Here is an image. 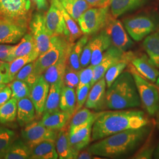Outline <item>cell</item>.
Instances as JSON below:
<instances>
[{
    "label": "cell",
    "instance_id": "1",
    "mask_svg": "<svg viewBox=\"0 0 159 159\" xmlns=\"http://www.w3.org/2000/svg\"><path fill=\"white\" fill-rule=\"evenodd\" d=\"M152 127L123 131L105 137L89 146L87 150L93 155L107 158H121L135 153L147 140Z\"/></svg>",
    "mask_w": 159,
    "mask_h": 159
},
{
    "label": "cell",
    "instance_id": "2",
    "mask_svg": "<svg viewBox=\"0 0 159 159\" xmlns=\"http://www.w3.org/2000/svg\"><path fill=\"white\" fill-rule=\"evenodd\" d=\"M148 123V117L142 111H102L93 125L91 140L98 141L123 131L142 127Z\"/></svg>",
    "mask_w": 159,
    "mask_h": 159
},
{
    "label": "cell",
    "instance_id": "3",
    "mask_svg": "<svg viewBox=\"0 0 159 159\" xmlns=\"http://www.w3.org/2000/svg\"><path fill=\"white\" fill-rule=\"evenodd\" d=\"M141 104L135 81L130 71H123L106 91L105 105L107 109L134 108Z\"/></svg>",
    "mask_w": 159,
    "mask_h": 159
},
{
    "label": "cell",
    "instance_id": "4",
    "mask_svg": "<svg viewBox=\"0 0 159 159\" xmlns=\"http://www.w3.org/2000/svg\"><path fill=\"white\" fill-rule=\"evenodd\" d=\"M74 43H71L62 35H54L51 38L50 48L34 61L36 74L41 75L48 67L61 58L68 56Z\"/></svg>",
    "mask_w": 159,
    "mask_h": 159
},
{
    "label": "cell",
    "instance_id": "5",
    "mask_svg": "<svg viewBox=\"0 0 159 159\" xmlns=\"http://www.w3.org/2000/svg\"><path fill=\"white\" fill-rule=\"evenodd\" d=\"M31 0H0V18L28 27L32 17Z\"/></svg>",
    "mask_w": 159,
    "mask_h": 159
},
{
    "label": "cell",
    "instance_id": "6",
    "mask_svg": "<svg viewBox=\"0 0 159 159\" xmlns=\"http://www.w3.org/2000/svg\"><path fill=\"white\" fill-rule=\"evenodd\" d=\"M128 66L129 71L134 77L144 108L149 115H155L159 110V89L139 74L131 63Z\"/></svg>",
    "mask_w": 159,
    "mask_h": 159
},
{
    "label": "cell",
    "instance_id": "7",
    "mask_svg": "<svg viewBox=\"0 0 159 159\" xmlns=\"http://www.w3.org/2000/svg\"><path fill=\"white\" fill-rule=\"evenodd\" d=\"M110 16L108 6L91 7L82 14L77 21L83 33L89 35L104 29Z\"/></svg>",
    "mask_w": 159,
    "mask_h": 159
},
{
    "label": "cell",
    "instance_id": "8",
    "mask_svg": "<svg viewBox=\"0 0 159 159\" xmlns=\"http://www.w3.org/2000/svg\"><path fill=\"white\" fill-rule=\"evenodd\" d=\"M29 29L34 39L37 51L40 56L50 48L52 37L46 27V16L41 12L32 16Z\"/></svg>",
    "mask_w": 159,
    "mask_h": 159
},
{
    "label": "cell",
    "instance_id": "9",
    "mask_svg": "<svg viewBox=\"0 0 159 159\" xmlns=\"http://www.w3.org/2000/svg\"><path fill=\"white\" fill-rule=\"evenodd\" d=\"M124 25L128 34L136 41L143 40L157 28V24L153 19L144 16L126 18Z\"/></svg>",
    "mask_w": 159,
    "mask_h": 159
},
{
    "label": "cell",
    "instance_id": "10",
    "mask_svg": "<svg viewBox=\"0 0 159 159\" xmlns=\"http://www.w3.org/2000/svg\"><path fill=\"white\" fill-rule=\"evenodd\" d=\"M57 134L58 131L47 128L40 121H33L25 125L21 130L22 139L30 148L44 141L56 142Z\"/></svg>",
    "mask_w": 159,
    "mask_h": 159
},
{
    "label": "cell",
    "instance_id": "11",
    "mask_svg": "<svg viewBox=\"0 0 159 159\" xmlns=\"http://www.w3.org/2000/svg\"><path fill=\"white\" fill-rule=\"evenodd\" d=\"M59 1L60 0H51L46 16V27L51 36L62 35L69 40L70 32L58 6Z\"/></svg>",
    "mask_w": 159,
    "mask_h": 159
},
{
    "label": "cell",
    "instance_id": "12",
    "mask_svg": "<svg viewBox=\"0 0 159 159\" xmlns=\"http://www.w3.org/2000/svg\"><path fill=\"white\" fill-rule=\"evenodd\" d=\"M104 29L111 39L112 46L123 52L128 51L133 46L134 43L127 33L122 23L113 16H110Z\"/></svg>",
    "mask_w": 159,
    "mask_h": 159
},
{
    "label": "cell",
    "instance_id": "13",
    "mask_svg": "<svg viewBox=\"0 0 159 159\" xmlns=\"http://www.w3.org/2000/svg\"><path fill=\"white\" fill-rule=\"evenodd\" d=\"M123 53V51L112 45L105 51L100 62L94 67V75L90 83L91 88L97 81L104 77L109 68L119 61Z\"/></svg>",
    "mask_w": 159,
    "mask_h": 159
},
{
    "label": "cell",
    "instance_id": "14",
    "mask_svg": "<svg viewBox=\"0 0 159 159\" xmlns=\"http://www.w3.org/2000/svg\"><path fill=\"white\" fill-rule=\"evenodd\" d=\"M50 87V85L46 81L43 75H40L34 84L30 86L29 98L34 104L36 113L39 116L44 112Z\"/></svg>",
    "mask_w": 159,
    "mask_h": 159
},
{
    "label": "cell",
    "instance_id": "15",
    "mask_svg": "<svg viewBox=\"0 0 159 159\" xmlns=\"http://www.w3.org/2000/svg\"><path fill=\"white\" fill-rule=\"evenodd\" d=\"M28 27L0 18V44H15L27 33Z\"/></svg>",
    "mask_w": 159,
    "mask_h": 159
},
{
    "label": "cell",
    "instance_id": "16",
    "mask_svg": "<svg viewBox=\"0 0 159 159\" xmlns=\"http://www.w3.org/2000/svg\"><path fill=\"white\" fill-rule=\"evenodd\" d=\"M94 123L87 125L69 128V139L71 148L75 153L87 148L91 140V131Z\"/></svg>",
    "mask_w": 159,
    "mask_h": 159
},
{
    "label": "cell",
    "instance_id": "17",
    "mask_svg": "<svg viewBox=\"0 0 159 159\" xmlns=\"http://www.w3.org/2000/svg\"><path fill=\"white\" fill-rule=\"evenodd\" d=\"M106 87L107 84L104 77L97 81L91 87V90L89 91L85 102V107L95 111H100L106 108Z\"/></svg>",
    "mask_w": 159,
    "mask_h": 159
},
{
    "label": "cell",
    "instance_id": "18",
    "mask_svg": "<svg viewBox=\"0 0 159 159\" xmlns=\"http://www.w3.org/2000/svg\"><path fill=\"white\" fill-rule=\"evenodd\" d=\"M130 63L145 79L154 83L158 79L159 70L146 54L136 55L134 54Z\"/></svg>",
    "mask_w": 159,
    "mask_h": 159
},
{
    "label": "cell",
    "instance_id": "19",
    "mask_svg": "<svg viewBox=\"0 0 159 159\" xmlns=\"http://www.w3.org/2000/svg\"><path fill=\"white\" fill-rule=\"evenodd\" d=\"M90 41L92 48L90 64L96 66L100 62L105 51L111 46V41L105 29L95 34Z\"/></svg>",
    "mask_w": 159,
    "mask_h": 159
},
{
    "label": "cell",
    "instance_id": "20",
    "mask_svg": "<svg viewBox=\"0 0 159 159\" xmlns=\"http://www.w3.org/2000/svg\"><path fill=\"white\" fill-rule=\"evenodd\" d=\"M72 116L61 110L43 114L40 123L47 128L59 131L64 128Z\"/></svg>",
    "mask_w": 159,
    "mask_h": 159
},
{
    "label": "cell",
    "instance_id": "21",
    "mask_svg": "<svg viewBox=\"0 0 159 159\" xmlns=\"http://www.w3.org/2000/svg\"><path fill=\"white\" fill-rule=\"evenodd\" d=\"M33 52L38 53L34 39L30 33H26L18 44L14 46L11 52L4 61L9 63L17 58L25 56Z\"/></svg>",
    "mask_w": 159,
    "mask_h": 159
},
{
    "label": "cell",
    "instance_id": "22",
    "mask_svg": "<svg viewBox=\"0 0 159 159\" xmlns=\"http://www.w3.org/2000/svg\"><path fill=\"white\" fill-rule=\"evenodd\" d=\"M55 143L59 159H77L78 154L74 152L71 148L69 139V132L67 129L63 128L59 130Z\"/></svg>",
    "mask_w": 159,
    "mask_h": 159
},
{
    "label": "cell",
    "instance_id": "23",
    "mask_svg": "<svg viewBox=\"0 0 159 159\" xmlns=\"http://www.w3.org/2000/svg\"><path fill=\"white\" fill-rule=\"evenodd\" d=\"M35 112L34 104L29 97L24 98L18 101L17 120L19 125L24 127L34 121Z\"/></svg>",
    "mask_w": 159,
    "mask_h": 159
},
{
    "label": "cell",
    "instance_id": "24",
    "mask_svg": "<svg viewBox=\"0 0 159 159\" xmlns=\"http://www.w3.org/2000/svg\"><path fill=\"white\" fill-rule=\"evenodd\" d=\"M68 56L61 58L47 68L43 75L46 81L51 85L63 81L64 75L68 65Z\"/></svg>",
    "mask_w": 159,
    "mask_h": 159
},
{
    "label": "cell",
    "instance_id": "25",
    "mask_svg": "<svg viewBox=\"0 0 159 159\" xmlns=\"http://www.w3.org/2000/svg\"><path fill=\"white\" fill-rule=\"evenodd\" d=\"M134 53L132 51L124 52L123 56L119 61L115 63L107 71L104 77L107 88L111 85L114 81L117 79L120 75L124 71V70L129 66L134 56Z\"/></svg>",
    "mask_w": 159,
    "mask_h": 159
},
{
    "label": "cell",
    "instance_id": "26",
    "mask_svg": "<svg viewBox=\"0 0 159 159\" xmlns=\"http://www.w3.org/2000/svg\"><path fill=\"white\" fill-rule=\"evenodd\" d=\"M58 158L56 143L47 140L39 143L31 148V159H57Z\"/></svg>",
    "mask_w": 159,
    "mask_h": 159
},
{
    "label": "cell",
    "instance_id": "27",
    "mask_svg": "<svg viewBox=\"0 0 159 159\" xmlns=\"http://www.w3.org/2000/svg\"><path fill=\"white\" fill-rule=\"evenodd\" d=\"M31 157V148L21 139H16L2 154L0 159H27Z\"/></svg>",
    "mask_w": 159,
    "mask_h": 159
},
{
    "label": "cell",
    "instance_id": "28",
    "mask_svg": "<svg viewBox=\"0 0 159 159\" xmlns=\"http://www.w3.org/2000/svg\"><path fill=\"white\" fill-rule=\"evenodd\" d=\"M146 0H110L111 14L117 18L127 12L133 11L142 6Z\"/></svg>",
    "mask_w": 159,
    "mask_h": 159
},
{
    "label": "cell",
    "instance_id": "29",
    "mask_svg": "<svg viewBox=\"0 0 159 159\" xmlns=\"http://www.w3.org/2000/svg\"><path fill=\"white\" fill-rule=\"evenodd\" d=\"M143 46L151 61L157 68H159V31L148 35Z\"/></svg>",
    "mask_w": 159,
    "mask_h": 159
},
{
    "label": "cell",
    "instance_id": "30",
    "mask_svg": "<svg viewBox=\"0 0 159 159\" xmlns=\"http://www.w3.org/2000/svg\"><path fill=\"white\" fill-rule=\"evenodd\" d=\"M63 86V81L50 85L43 114L51 113L60 110V97Z\"/></svg>",
    "mask_w": 159,
    "mask_h": 159
},
{
    "label": "cell",
    "instance_id": "31",
    "mask_svg": "<svg viewBox=\"0 0 159 159\" xmlns=\"http://www.w3.org/2000/svg\"><path fill=\"white\" fill-rule=\"evenodd\" d=\"M76 102V94L74 89L64 85L61 93L60 109L73 116L75 112Z\"/></svg>",
    "mask_w": 159,
    "mask_h": 159
},
{
    "label": "cell",
    "instance_id": "32",
    "mask_svg": "<svg viewBox=\"0 0 159 159\" xmlns=\"http://www.w3.org/2000/svg\"><path fill=\"white\" fill-rule=\"evenodd\" d=\"M89 41V35L84 34L78 41L74 43L71 49L68 59V66L75 70L81 69L80 65V57L84 47Z\"/></svg>",
    "mask_w": 159,
    "mask_h": 159
},
{
    "label": "cell",
    "instance_id": "33",
    "mask_svg": "<svg viewBox=\"0 0 159 159\" xmlns=\"http://www.w3.org/2000/svg\"><path fill=\"white\" fill-rule=\"evenodd\" d=\"M100 114L101 111L93 112L85 107L81 108L73 114L69 128L87 125L91 123H94Z\"/></svg>",
    "mask_w": 159,
    "mask_h": 159
},
{
    "label": "cell",
    "instance_id": "34",
    "mask_svg": "<svg viewBox=\"0 0 159 159\" xmlns=\"http://www.w3.org/2000/svg\"><path fill=\"white\" fill-rule=\"evenodd\" d=\"M63 7L75 21H78L80 17L90 7L85 0H60Z\"/></svg>",
    "mask_w": 159,
    "mask_h": 159
},
{
    "label": "cell",
    "instance_id": "35",
    "mask_svg": "<svg viewBox=\"0 0 159 159\" xmlns=\"http://www.w3.org/2000/svg\"><path fill=\"white\" fill-rule=\"evenodd\" d=\"M39 55L37 52H33L29 55L18 57L9 62V79L10 83L14 80L17 73L27 64L34 61Z\"/></svg>",
    "mask_w": 159,
    "mask_h": 159
},
{
    "label": "cell",
    "instance_id": "36",
    "mask_svg": "<svg viewBox=\"0 0 159 159\" xmlns=\"http://www.w3.org/2000/svg\"><path fill=\"white\" fill-rule=\"evenodd\" d=\"M17 101L11 98L8 102L0 106V123H7L13 121L17 117Z\"/></svg>",
    "mask_w": 159,
    "mask_h": 159
},
{
    "label": "cell",
    "instance_id": "37",
    "mask_svg": "<svg viewBox=\"0 0 159 159\" xmlns=\"http://www.w3.org/2000/svg\"><path fill=\"white\" fill-rule=\"evenodd\" d=\"M58 6L60 9L63 14L64 20L66 23L67 29L70 32V39L69 41L71 43H74L75 40L79 39L82 36L83 32L81 31L80 28L79 27L77 24L75 23V20L69 14L68 12L63 7L61 1H60L58 2Z\"/></svg>",
    "mask_w": 159,
    "mask_h": 159
},
{
    "label": "cell",
    "instance_id": "38",
    "mask_svg": "<svg viewBox=\"0 0 159 159\" xmlns=\"http://www.w3.org/2000/svg\"><path fill=\"white\" fill-rule=\"evenodd\" d=\"M9 84L12 91V98H14L19 101L20 100L27 98L30 94V86L25 82L14 79Z\"/></svg>",
    "mask_w": 159,
    "mask_h": 159
},
{
    "label": "cell",
    "instance_id": "39",
    "mask_svg": "<svg viewBox=\"0 0 159 159\" xmlns=\"http://www.w3.org/2000/svg\"><path fill=\"white\" fill-rule=\"evenodd\" d=\"M40 76L36 74L34 69V61L29 63L21 68L14 79L21 80L30 86L33 85Z\"/></svg>",
    "mask_w": 159,
    "mask_h": 159
},
{
    "label": "cell",
    "instance_id": "40",
    "mask_svg": "<svg viewBox=\"0 0 159 159\" xmlns=\"http://www.w3.org/2000/svg\"><path fill=\"white\" fill-rule=\"evenodd\" d=\"M16 137L14 131L0 126V157L17 139Z\"/></svg>",
    "mask_w": 159,
    "mask_h": 159
},
{
    "label": "cell",
    "instance_id": "41",
    "mask_svg": "<svg viewBox=\"0 0 159 159\" xmlns=\"http://www.w3.org/2000/svg\"><path fill=\"white\" fill-rule=\"evenodd\" d=\"M80 71L71 68L67 65L63 78L64 85L70 88H77L79 83Z\"/></svg>",
    "mask_w": 159,
    "mask_h": 159
},
{
    "label": "cell",
    "instance_id": "42",
    "mask_svg": "<svg viewBox=\"0 0 159 159\" xmlns=\"http://www.w3.org/2000/svg\"><path fill=\"white\" fill-rule=\"evenodd\" d=\"M94 66L89 65L85 68H81L80 71L79 83L76 88V90L79 89L83 86L91 83L94 75Z\"/></svg>",
    "mask_w": 159,
    "mask_h": 159
},
{
    "label": "cell",
    "instance_id": "43",
    "mask_svg": "<svg viewBox=\"0 0 159 159\" xmlns=\"http://www.w3.org/2000/svg\"><path fill=\"white\" fill-rule=\"evenodd\" d=\"M90 89H91V86L90 84H86L83 86L79 89L76 90L77 102H76L75 112L80 108H82L83 105L85 104Z\"/></svg>",
    "mask_w": 159,
    "mask_h": 159
},
{
    "label": "cell",
    "instance_id": "44",
    "mask_svg": "<svg viewBox=\"0 0 159 159\" xmlns=\"http://www.w3.org/2000/svg\"><path fill=\"white\" fill-rule=\"evenodd\" d=\"M92 48L91 43L89 40L84 47L80 57V65L81 68H85L91 63Z\"/></svg>",
    "mask_w": 159,
    "mask_h": 159
},
{
    "label": "cell",
    "instance_id": "45",
    "mask_svg": "<svg viewBox=\"0 0 159 159\" xmlns=\"http://www.w3.org/2000/svg\"><path fill=\"white\" fill-rule=\"evenodd\" d=\"M155 148L152 145L146 144L139 149L132 157L133 159H150L153 157Z\"/></svg>",
    "mask_w": 159,
    "mask_h": 159
},
{
    "label": "cell",
    "instance_id": "46",
    "mask_svg": "<svg viewBox=\"0 0 159 159\" xmlns=\"http://www.w3.org/2000/svg\"><path fill=\"white\" fill-rule=\"evenodd\" d=\"M9 83V63L4 61L0 65V84Z\"/></svg>",
    "mask_w": 159,
    "mask_h": 159
},
{
    "label": "cell",
    "instance_id": "47",
    "mask_svg": "<svg viewBox=\"0 0 159 159\" xmlns=\"http://www.w3.org/2000/svg\"><path fill=\"white\" fill-rule=\"evenodd\" d=\"M12 95V91L9 85L0 91V106L8 102Z\"/></svg>",
    "mask_w": 159,
    "mask_h": 159
},
{
    "label": "cell",
    "instance_id": "48",
    "mask_svg": "<svg viewBox=\"0 0 159 159\" xmlns=\"http://www.w3.org/2000/svg\"><path fill=\"white\" fill-rule=\"evenodd\" d=\"M14 46L0 44V60L5 61L12 51Z\"/></svg>",
    "mask_w": 159,
    "mask_h": 159
},
{
    "label": "cell",
    "instance_id": "49",
    "mask_svg": "<svg viewBox=\"0 0 159 159\" xmlns=\"http://www.w3.org/2000/svg\"><path fill=\"white\" fill-rule=\"evenodd\" d=\"M91 7H101L108 6L110 0H85Z\"/></svg>",
    "mask_w": 159,
    "mask_h": 159
},
{
    "label": "cell",
    "instance_id": "50",
    "mask_svg": "<svg viewBox=\"0 0 159 159\" xmlns=\"http://www.w3.org/2000/svg\"><path fill=\"white\" fill-rule=\"evenodd\" d=\"M37 7L39 10H46L48 7V3L47 0H38Z\"/></svg>",
    "mask_w": 159,
    "mask_h": 159
},
{
    "label": "cell",
    "instance_id": "51",
    "mask_svg": "<svg viewBox=\"0 0 159 159\" xmlns=\"http://www.w3.org/2000/svg\"><path fill=\"white\" fill-rule=\"evenodd\" d=\"M93 155L91 154L88 150L87 151H84L83 152H80L78 156H77V159H89L92 158Z\"/></svg>",
    "mask_w": 159,
    "mask_h": 159
},
{
    "label": "cell",
    "instance_id": "52",
    "mask_svg": "<svg viewBox=\"0 0 159 159\" xmlns=\"http://www.w3.org/2000/svg\"><path fill=\"white\" fill-rule=\"evenodd\" d=\"M153 157L154 159H159V143L157 146L155 148L154 152Z\"/></svg>",
    "mask_w": 159,
    "mask_h": 159
},
{
    "label": "cell",
    "instance_id": "53",
    "mask_svg": "<svg viewBox=\"0 0 159 159\" xmlns=\"http://www.w3.org/2000/svg\"><path fill=\"white\" fill-rule=\"evenodd\" d=\"M6 85H7V84H0V91L2 89H3L6 87Z\"/></svg>",
    "mask_w": 159,
    "mask_h": 159
},
{
    "label": "cell",
    "instance_id": "54",
    "mask_svg": "<svg viewBox=\"0 0 159 159\" xmlns=\"http://www.w3.org/2000/svg\"><path fill=\"white\" fill-rule=\"evenodd\" d=\"M156 87H157V89H159V77H158V79H157V80H156Z\"/></svg>",
    "mask_w": 159,
    "mask_h": 159
},
{
    "label": "cell",
    "instance_id": "55",
    "mask_svg": "<svg viewBox=\"0 0 159 159\" xmlns=\"http://www.w3.org/2000/svg\"><path fill=\"white\" fill-rule=\"evenodd\" d=\"M34 4H35V5H37V1L38 0H31Z\"/></svg>",
    "mask_w": 159,
    "mask_h": 159
},
{
    "label": "cell",
    "instance_id": "56",
    "mask_svg": "<svg viewBox=\"0 0 159 159\" xmlns=\"http://www.w3.org/2000/svg\"><path fill=\"white\" fill-rule=\"evenodd\" d=\"M4 62V61H2V60H0V65H1V64H2Z\"/></svg>",
    "mask_w": 159,
    "mask_h": 159
},
{
    "label": "cell",
    "instance_id": "57",
    "mask_svg": "<svg viewBox=\"0 0 159 159\" xmlns=\"http://www.w3.org/2000/svg\"><path fill=\"white\" fill-rule=\"evenodd\" d=\"M158 126H159V120H158Z\"/></svg>",
    "mask_w": 159,
    "mask_h": 159
}]
</instances>
